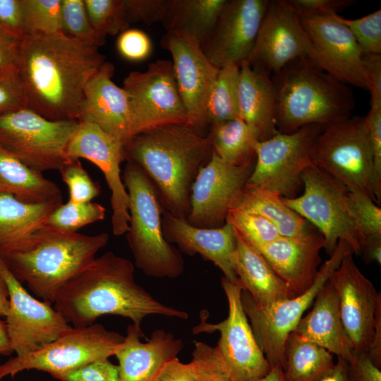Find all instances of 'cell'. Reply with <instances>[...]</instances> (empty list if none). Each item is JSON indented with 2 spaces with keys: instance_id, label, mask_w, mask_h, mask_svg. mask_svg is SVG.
I'll return each instance as SVG.
<instances>
[{
  "instance_id": "83f0119b",
  "label": "cell",
  "mask_w": 381,
  "mask_h": 381,
  "mask_svg": "<svg viewBox=\"0 0 381 381\" xmlns=\"http://www.w3.org/2000/svg\"><path fill=\"white\" fill-rule=\"evenodd\" d=\"M239 67L237 90L239 118L250 127L258 141L269 139L278 133L271 76L252 68L246 61Z\"/></svg>"
},
{
  "instance_id": "30bf717a",
  "label": "cell",
  "mask_w": 381,
  "mask_h": 381,
  "mask_svg": "<svg viewBox=\"0 0 381 381\" xmlns=\"http://www.w3.org/2000/svg\"><path fill=\"white\" fill-rule=\"evenodd\" d=\"M78 121L49 120L29 108L0 115V147L40 173L59 170L70 159L68 141Z\"/></svg>"
},
{
  "instance_id": "8992f818",
  "label": "cell",
  "mask_w": 381,
  "mask_h": 381,
  "mask_svg": "<svg viewBox=\"0 0 381 381\" xmlns=\"http://www.w3.org/2000/svg\"><path fill=\"white\" fill-rule=\"evenodd\" d=\"M122 180L129 196L130 216L126 239L135 265L149 277L175 278L184 270L182 256L164 238L158 193L135 162L127 160Z\"/></svg>"
},
{
  "instance_id": "f1b7e54d",
  "label": "cell",
  "mask_w": 381,
  "mask_h": 381,
  "mask_svg": "<svg viewBox=\"0 0 381 381\" xmlns=\"http://www.w3.org/2000/svg\"><path fill=\"white\" fill-rule=\"evenodd\" d=\"M235 230V229H234ZM236 248L233 267L243 290L264 308L294 296L262 253L235 230Z\"/></svg>"
},
{
  "instance_id": "ab89813d",
  "label": "cell",
  "mask_w": 381,
  "mask_h": 381,
  "mask_svg": "<svg viewBox=\"0 0 381 381\" xmlns=\"http://www.w3.org/2000/svg\"><path fill=\"white\" fill-rule=\"evenodd\" d=\"M226 223L231 224L257 250L281 236L277 227L266 218L238 208L229 212Z\"/></svg>"
},
{
  "instance_id": "4316f807",
  "label": "cell",
  "mask_w": 381,
  "mask_h": 381,
  "mask_svg": "<svg viewBox=\"0 0 381 381\" xmlns=\"http://www.w3.org/2000/svg\"><path fill=\"white\" fill-rule=\"evenodd\" d=\"M295 332L301 339L315 344L349 362L353 344L342 324L337 293L327 281L315 296L310 310L301 318Z\"/></svg>"
},
{
  "instance_id": "ac0fdd59",
  "label": "cell",
  "mask_w": 381,
  "mask_h": 381,
  "mask_svg": "<svg viewBox=\"0 0 381 381\" xmlns=\"http://www.w3.org/2000/svg\"><path fill=\"white\" fill-rule=\"evenodd\" d=\"M69 159L83 158L103 173L111 191V226L115 236L129 226V196L122 180L121 164L126 161L125 145L95 123L79 121L66 147Z\"/></svg>"
},
{
  "instance_id": "94428289",
  "label": "cell",
  "mask_w": 381,
  "mask_h": 381,
  "mask_svg": "<svg viewBox=\"0 0 381 381\" xmlns=\"http://www.w3.org/2000/svg\"><path fill=\"white\" fill-rule=\"evenodd\" d=\"M346 370L347 361L341 357H337L334 368L321 381H348Z\"/></svg>"
},
{
  "instance_id": "d6a6232c",
  "label": "cell",
  "mask_w": 381,
  "mask_h": 381,
  "mask_svg": "<svg viewBox=\"0 0 381 381\" xmlns=\"http://www.w3.org/2000/svg\"><path fill=\"white\" fill-rule=\"evenodd\" d=\"M234 208L266 218L277 227L281 236H299L313 229L307 220L284 202L277 192L245 186Z\"/></svg>"
},
{
  "instance_id": "9c48e42d",
  "label": "cell",
  "mask_w": 381,
  "mask_h": 381,
  "mask_svg": "<svg viewBox=\"0 0 381 381\" xmlns=\"http://www.w3.org/2000/svg\"><path fill=\"white\" fill-rule=\"evenodd\" d=\"M124 337L98 323L71 327L40 349L16 356L0 365V381L28 370L43 371L59 380L89 363L114 356Z\"/></svg>"
},
{
  "instance_id": "2e32d148",
  "label": "cell",
  "mask_w": 381,
  "mask_h": 381,
  "mask_svg": "<svg viewBox=\"0 0 381 381\" xmlns=\"http://www.w3.org/2000/svg\"><path fill=\"white\" fill-rule=\"evenodd\" d=\"M0 273L8 289L9 307L5 322L16 356L40 349L71 327L51 303L32 296L1 259Z\"/></svg>"
},
{
  "instance_id": "03108f58",
  "label": "cell",
  "mask_w": 381,
  "mask_h": 381,
  "mask_svg": "<svg viewBox=\"0 0 381 381\" xmlns=\"http://www.w3.org/2000/svg\"><path fill=\"white\" fill-rule=\"evenodd\" d=\"M1 356V353H0V356Z\"/></svg>"
},
{
  "instance_id": "cb8c5ba5",
  "label": "cell",
  "mask_w": 381,
  "mask_h": 381,
  "mask_svg": "<svg viewBox=\"0 0 381 381\" xmlns=\"http://www.w3.org/2000/svg\"><path fill=\"white\" fill-rule=\"evenodd\" d=\"M324 247L323 236L313 229L299 236H280L258 250L291 293L298 296L314 283Z\"/></svg>"
},
{
  "instance_id": "91938a15",
  "label": "cell",
  "mask_w": 381,
  "mask_h": 381,
  "mask_svg": "<svg viewBox=\"0 0 381 381\" xmlns=\"http://www.w3.org/2000/svg\"><path fill=\"white\" fill-rule=\"evenodd\" d=\"M366 263L375 262L381 264V236L365 238L361 246V255Z\"/></svg>"
},
{
  "instance_id": "681fc988",
  "label": "cell",
  "mask_w": 381,
  "mask_h": 381,
  "mask_svg": "<svg viewBox=\"0 0 381 381\" xmlns=\"http://www.w3.org/2000/svg\"><path fill=\"white\" fill-rule=\"evenodd\" d=\"M168 0H124L126 18L129 24L141 22L152 25L162 22Z\"/></svg>"
},
{
  "instance_id": "5bb4252c",
  "label": "cell",
  "mask_w": 381,
  "mask_h": 381,
  "mask_svg": "<svg viewBox=\"0 0 381 381\" xmlns=\"http://www.w3.org/2000/svg\"><path fill=\"white\" fill-rule=\"evenodd\" d=\"M122 87L128 96L135 136L168 125H190L171 61L159 59L145 71L130 72Z\"/></svg>"
},
{
  "instance_id": "bcb514c9",
  "label": "cell",
  "mask_w": 381,
  "mask_h": 381,
  "mask_svg": "<svg viewBox=\"0 0 381 381\" xmlns=\"http://www.w3.org/2000/svg\"><path fill=\"white\" fill-rule=\"evenodd\" d=\"M365 117L373 151L371 188L380 205L381 201V104H370Z\"/></svg>"
},
{
  "instance_id": "4fadbf2b",
  "label": "cell",
  "mask_w": 381,
  "mask_h": 381,
  "mask_svg": "<svg viewBox=\"0 0 381 381\" xmlns=\"http://www.w3.org/2000/svg\"><path fill=\"white\" fill-rule=\"evenodd\" d=\"M222 287L226 295L229 313L218 323L207 321L202 312L200 322L193 329V334L219 332L216 346L226 365L231 381H259L271 370L254 336L241 303L243 288L238 280L233 282L222 277Z\"/></svg>"
},
{
  "instance_id": "e575fe53",
  "label": "cell",
  "mask_w": 381,
  "mask_h": 381,
  "mask_svg": "<svg viewBox=\"0 0 381 381\" xmlns=\"http://www.w3.org/2000/svg\"><path fill=\"white\" fill-rule=\"evenodd\" d=\"M208 139L213 152L223 161L242 165L255 160L254 146L258 141L250 127L241 119L210 126Z\"/></svg>"
},
{
  "instance_id": "6f0895ef",
  "label": "cell",
  "mask_w": 381,
  "mask_h": 381,
  "mask_svg": "<svg viewBox=\"0 0 381 381\" xmlns=\"http://www.w3.org/2000/svg\"><path fill=\"white\" fill-rule=\"evenodd\" d=\"M155 381H196L188 363L175 358L167 363Z\"/></svg>"
},
{
  "instance_id": "44dd1931",
  "label": "cell",
  "mask_w": 381,
  "mask_h": 381,
  "mask_svg": "<svg viewBox=\"0 0 381 381\" xmlns=\"http://www.w3.org/2000/svg\"><path fill=\"white\" fill-rule=\"evenodd\" d=\"M267 0H227L209 37L201 46L207 59L219 68L240 66L254 47Z\"/></svg>"
},
{
  "instance_id": "836d02e7",
  "label": "cell",
  "mask_w": 381,
  "mask_h": 381,
  "mask_svg": "<svg viewBox=\"0 0 381 381\" xmlns=\"http://www.w3.org/2000/svg\"><path fill=\"white\" fill-rule=\"evenodd\" d=\"M284 381H321L334 368L332 354L291 332L284 346Z\"/></svg>"
},
{
  "instance_id": "1f68e13d",
  "label": "cell",
  "mask_w": 381,
  "mask_h": 381,
  "mask_svg": "<svg viewBox=\"0 0 381 381\" xmlns=\"http://www.w3.org/2000/svg\"><path fill=\"white\" fill-rule=\"evenodd\" d=\"M227 0H168L161 23L167 31L186 34L201 46L212 31Z\"/></svg>"
},
{
  "instance_id": "74e56055",
  "label": "cell",
  "mask_w": 381,
  "mask_h": 381,
  "mask_svg": "<svg viewBox=\"0 0 381 381\" xmlns=\"http://www.w3.org/2000/svg\"><path fill=\"white\" fill-rule=\"evenodd\" d=\"M26 35L61 32V0H22Z\"/></svg>"
},
{
  "instance_id": "7dc6e473",
  "label": "cell",
  "mask_w": 381,
  "mask_h": 381,
  "mask_svg": "<svg viewBox=\"0 0 381 381\" xmlns=\"http://www.w3.org/2000/svg\"><path fill=\"white\" fill-rule=\"evenodd\" d=\"M119 54L131 61H140L151 54L152 46L149 36L138 29H128L121 32L116 41Z\"/></svg>"
},
{
  "instance_id": "e0dca14e",
  "label": "cell",
  "mask_w": 381,
  "mask_h": 381,
  "mask_svg": "<svg viewBox=\"0 0 381 381\" xmlns=\"http://www.w3.org/2000/svg\"><path fill=\"white\" fill-rule=\"evenodd\" d=\"M255 162L232 165L213 152L192 185L190 212L186 220L198 228L224 226L229 212L236 207L241 197Z\"/></svg>"
},
{
  "instance_id": "60d3db41",
  "label": "cell",
  "mask_w": 381,
  "mask_h": 381,
  "mask_svg": "<svg viewBox=\"0 0 381 381\" xmlns=\"http://www.w3.org/2000/svg\"><path fill=\"white\" fill-rule=\"evenodd\" d=\"M89 20L103 36L116 35L129 29L124 0H84Z\"/></svg>"
},
{
  "instance_id": "f546056e",
  "label": "cell",
  "mask_w": 381,
  "mask_h": 381,
  "mask_svg": "<svg viewBox=\"0 0 381 381\" xmlns=\"http://www.w3.org/2000/svg\"><path fill=\"white\" fill-rule=\"evenodd\" d=\"M62 198L27 203L11 195L0 194V259L17 250L38 229L46 225Z\"/></svg>"
},
{
  "instance_id": "603a6c76",
  "label": "cell",
  "mask_w": 381,
  "mask_h": 381,
  "mask_svg": "<svg viewBox=\"0 0 381 381\" xmlns=\"http://www.w3.org/2000/svg\"><path fill=\"white\" fill-rule=\"evenodd\" d=\"M114 71L105 61L88 80L78 121L96 124L126 147L135 135L128 96L112 80Z\"/></svg>"
},
{
  "instance_id": "484cf974",
  "label": "cell",
  "mask_w": 381,
  "mask_h": 381,
  "mask_svg": "<svg viewBox=\"0 0 381 381\" xmlns=\"http://www.w3.org/2000/svg\"><path fill=\"white\" fill-rule=\"evenodd\" d=\"M115 353L119 381H155L164 365L177 358L183 342L164 329L155 330L146 342L141 327L130 324Z\"/></svg>"
},
{
  "instance_id": "f6af8a7d",
  "label": "cell",
  "mask_w": 381,
  "mask_h": 381,
  "mask_svg": "<svg viewBox=\"0 0 381 381\" xmlns=\"http://www.w3.org/2000/svg\"><path fill=\"white\" fill-rule=\"evenodd\" d=\"M69 191V201L91 202L100 193V188L95 182L78 159H70L59 170Z\"/></svg>"
},
{
  "instance_id": "c3c4849f",
  "label": "cell",
  "mask_w": 381,
  "mask_h": 381,
  "mask_svg": "<svg viewBox=\"0 0 381 381\" xmlns=\"http://www.w3.org/2000/svg\"><path fill=\"white\" fill-rule=\"evenodd\" d=\"M23 108L28 102L18 73H0V115Z\"/></svg>"
},
{
  "instance_id": "ffe728a7",
  "label": "cell",
  "mask_w": 381,
  "mask_h": 381,
  "mask_svg": "<svg viewBox=\"0 0 381 381\" xmlns=\"http://www.w3.org/2000/svg\"><path fill=\"white\" fill-rule=\"evenodd\" d=\"M297 16L315 50L313 65L349 86L366 89L363 53L349 30L334 14Z\"/></svg>"
},
{
  "instance_id": "6125c7cd",
  "label": "cell",
  "mask_w": 381,
  "mask_h": 381,
  "mask_svg": "<svg viewBox=\"0 0 381 381\" xmlns=\"http://www.w3.org/2000/svg\"><path fill=\"white\" fill-rule=\"evenodd\" d=\"M0 317V353L1 356L11 355L13 351L11 346L6 322Z\"/></svg>"
},
{
  "instance_id": "277c9868",
  "label": "cell",
  "mask_w": 381,
  "mask_h": 381,
  "mask_svg": "<svg viewBox=\"0 0 381 381\" xmlns=\"http://www.w3.org/2000/svg\"><path fill=\"white\" fill-rule=\"evenodd\" d=\"M109 234L64 233L44 225L1 260L38 298L53 304L59 290L95 258Z\"/></svg>"
},
{
  "instance_id": "d4e9b609",
  "label": "cell",
  "mask_w": 381,
  "mask_h": 381,
  "mask_svg": "<svg viewBox=\"0 0 381 381\" xmlns=\"http://www.w3.org/2000/svg\"><path fill=\"white\" fill-rule=\"evenodd\" d=\"M162 228L168 243L176 244L181 251L188 255L199 254L211 261L229 281L238 280L232 263L236 236L231 224L226 223L222 227L213 229L198 228L162 208Z\"/></svg>"
},
{
  "instance_id": "5b68a950",
  "label": "cell",
  "mask_w": 381,
  "mask_h": 381,
  "mask_svg": "<svg viewBox=\"0 0 381 381\" xmlns=\"http://www.w3.org/2000/svg\"><path fill=\"white\" fill-rule=\"evenodd\" d=\"M278 132L308 125L327 126L351 117L355 100L350 86L308 60L298 59L271 76Z\"/></svg>"
},
{
  "instance_id": "9f6ffc18",
  "label": "cell",
  "mask_w": 381,
  "mask_h": 381,
  "mask_svg": "<svg viewBox=\"0 0 381 381\" xmlns=\"http://www.w3.org/2000/svg\"><path fill=\"white\" fill-rule=\"evenodd\" d=\"M363 60L370 104H381V54H365Z\"/></svg>"
},
{
  "instance_id": "f907efd6",
  "label": "cell",
  "mask_w": 381,
  "mask_h": 381,
  "mask_svg": "<svg viewBox=\"0 0 381 381\" xmlns=\"http://www.w3.org/2000/svg\"><path fill=\"white\" fill-rule=\"evenodd\" d=\"M60 381H119L118 365L108 359L89 363L61 376Z\"/></svg>"
},
{
  "instance_id": "ee69618b",
  "label": "cell",
  "mask_w": 381,
  "mask_h": 381,
  "mask_svg": "<svg viewBox=\"0 0 381 381\" xmlns=\"http://www.w3.org/2000/svg\"><path fill=\"white\" fill-rule=\"evenodd\" d=\"M349 205L358 232L363 241L381 236V208L365 193L349 191Z\"/></svg>"
},
{
  "instance_id": "003e7915",
  "label": "cell",
  "mask_w": 381,
  "mask_h": 381,
  "mask_svg": "<svg viewBox=\"0 0 381 381\" xmlns=\"http://www.w3.org/2000/svg\"><path fill=\"white\" fill-rule=\"evenodd\" d=\"M11 381H14V380H11Z\"/></svg>"
},
{
  "instance_id": "8fae6325",
  "label": "cell",
  "mask_w": 381,
  "mask_h": 381,
  "mask_svg": "<svg viewBox=\"0 0 381 381\" xmlns=\"http://www.w3.org/2000/svg\"><path fill=\"white\" fill-rule=\"evenodd\" d=\"M313 163L377 204L371 188L373 151L365 117H350L325 126L313 150Z\"/></svg>"
},
{
  "instance_id": "7402d4cb",
  "label": "cell",
  "mask_w": 381,
  "mask_h": 381,
  "mask_svg": "<svg viewBox=\"0 0 381 381\" xmlns=\"http://www.w3.org/2000/svg\"><path fill=\"white\" fill-rule=\"evenodd\" d=\"M328 282L337 293L342 324L354 353H368L381 294L356 265L353 253L343 258Z\"/></svg>"
},
{
  "instance_id": "f35d334b",
  "label": "cell",
  "mask_w": 381,
  "mask_h": 381,
  "mask_svg": "<svg viewBox=\"0 0 381 381\" xmlns=\"http://www.w3.org/2000/svg\"><path fill=\"white\" fill-rule=\"evenodd\" d=\"M61 32L85 44L99 47L105 36L92 27L84 0H61Z\"/></svg>"
},
{
  "instance_id": "7a4b0ae2",
  "label": "cell",
  "mask_w": 381,
  "mask_h": 381,
  "mask_svg": "<svg viewBox=\"0 0 381 381\" xmlns=\"http://www.w3.org/2000/svg\"><path fill=\"white\" fill-rule=\"evenodd\" d=\"M133 263L108 251L96 257L58 292L54 308L73 327H86L105 315L128 318L141 327L159 315L186 320L188 314L157 301L137 284Z\"/></svg>"
},
{
  "instance_id": "e7e4bbea",
  "label": "cell",
  "mask_w": 381,
  "mask_h": 381,
  "mask_svg": "<svg viewBox=\"0 0 381 381\" xmlns=\"http://www.w3.org/2000/svg\"><path fill=\"white\" fill-rule=\"evenodd\" d=\"M259 381H284V370L278 365L272 367L270 372Z\"/></svg>"
},
{
  "instance_id": "f5cc1de1",
  "label": "cell",
  "mask_w": 381,
  "mask_h": 381,
  "mask_svg": "<svg viewBox=\"0 0 381 381\" xmlns=\"http://www.w3.org/2000/svg\"><path fill=\"white\" fill-rule=\"evenodd\" d=\"M0 28L16 38L25 36L22 0H0Z\"/></svg>"
},
{
  "instance_id": "6da1fadb",
  "label": "cell",
  "mask_w": 381,
  "mask_h": 381,
  "mask_svg": "<svg viewBox=\"0 0 381 381\" xmlns=\"http://www.w3.org/2000/svg\"><path fill=\"white\" fill-rule=\"evenodd\" d=\"M105 62L99 47L62 32L26 35L18 75L28 108L52 121H78L85 85Z\"/></svg>"
},
{
  "instance_id": "d590c367",
  "label": "cell",
  "mask_w": 381,
  "mask_h": 381,
  "mask_svg": "<svg viewBox=\"0 0 381 381\" xmlns=\"http://www.w3.org/2000/svg\"><path fill=\"white\" fill-rule=\"evenodd\" d=\"M239 70V66L234 64L219 68L207 102V125L240 119L237 97Z\"/></svg>"
},
{
  "instance_id": "11a10c76",
  "label": "cell",
  "mask_w": 381,
  "mask_h": 381,
  "mask_svg": "<svg viewBox=\"0 0 381 381\" xmlns=\"http://www.w3.org/2000/svg\"><path fill=\"white\" fill-rule=\"evenodd\" d=\"M20 41L0 28V73L17 72Z\"/></svg>"
},
{
  "instance_id": "7c38bea8",
  "label": "cell",
  "mask_w": 381,
  "mask_h": 381,
  "mask_svg": "<svg viewBox=\"0 0 381 381\" xmlns=\"http://www.w3.org/2000/svg\"><path fill=\"white\" fill-rule=\"evenodd\" d=\"M325 127L308 125L291 133L278 132L256 141L255 162L246 186L277 192L284 198L296 197L303 185V172L314 165V144Z\"/></svg>"
},
{
  "instance_id": "4dcf8cb0",
  "label": "cell",
  "mask_w": 381,
  "mask_h": 381,
  "mask_svg": "<svg viewBox=\"0 0 381 381\" xmlns=\"http://www.w3.org/2000/svg\"><path fill=\"white\" fill-rule=\"evenodd\" d=\"M0 194L27 203H42L62 198L58 186L30 169L0 147Z\"/></svg>"
},
{
  "instance_id": "9a60e30c",
  "label": "cell",
  "mask_w": 381,
  "mask_h": 381,
  "mask_svg": "<svg viewBox=\"0 0 381 381\" xmlns=\"http://www.w3.org/2000/svg\"><path fill=\"white\" fill-rule=\"evenodd\" d=\"M298 59L313 64L312 42L286 1H269L246 61L252 68L272 76Z\"/></svg>"
},
{
  "instance_id": "680465c9",
  "label": "cell",
  "mask_w": 381,
  "mask_h": 381,
  "mask_svg": "<svg viewBox=\"0 0 381 381\" xmlns=\"http://www.w3.org/2000/svg\"><path fill=\"white\" fill-rule=\"evenodd\" d=\"M372 362L381 368V301L378 303L375 315L374 332L368 351Z\"/></svg>"
},
{
  "instance_id": "52a82bcc",
  "label": "cell",
  "mask_w": 381,
  "mask_h": 381,
  "mask_svg": "<svg viewBox=\"0 0 381 381\" xmlns=\"http://www.w3.org/2000/svg\"><path fill=\"white\" fill-rule=\"evenodd\" d=\"M302 182L303 194L282 197L284 202L318 229L329 256L339 241L347 243L353 253L361 255V239L350 211L348 188L315 165L305 169Z\"/></svg>"
},
{
  "instance_id": "7bdbcfd3",
  "label": "cell",
  "mask_w": 381,
  "mask_h": 381,
  "mask_svg": "<svg viewBox=\"0 0 381 381\" xmlns=\"http://www.w3.org/2000/svg\"><path fill=\"white\" fill-rule=\"evenodd\" d=\"M334 16L351 32L363 55L381 54V9L356 19Z\"/></svg>"
},
{
  "instance_id": "816d5d0a",
  "label": "cell",
  "mask_w": 381,
  "mask_h": 381,
  "mask_svg": "<svg viewBox=\"0 0 381 381\" xmlns=\"http://www.w3.org/2000/svg\"><path fill=\"white\" fill-rule=\"evenodd\" d=\"M298 15L331 16L351 6L355 0H286Z\"/></svg>"
},
{
  "instance_id": "3957f363",
  "label": "cell",
  "mask_w": 381,
  "mask_h": 381,
  "mask_svg": "<svg viewBox=\"0 0 381 381\" xmlns=\"http://www.w3.org/2000/svg\"><path fill=\"white\" fill-rule=\"evenodd\" d=\"M125 150L126 161L138 164L153 183L162 208L186 219L192 185L213 153L207 137L190 124H172L135 135Z\"/></svg>"
},
{
  "instance_id": "b9f144b4",
  "label": "cell",
  "mask_w": 381,
  "mask_h": 381,
  "mask_svg": "<svg viewBox=\"0 0 381 381\" xmlns=\"http://www.w3.org/2000/svg\"><path fill=\"white\" fill-rule=\"evenodd\" d=\"M192 360L188 363L196 381H231L226 365L217 346L194 341Z\"/></svg>"
},
{
  "instance_id": "8d00e7d4",
  "label": "cell",
  "mask_w": 381,
  "mask_h": 381,
  "mask_svg": "<svg viewBox=\"0 0 381 381\" xmlns=\"http://www.w3.org/2000/svg\"><path fill=\"white\" fill-rule=\"evenodd\" d=\"M106 209L100 204L73 202L60 204L49 216L46 225L64 233H76L81 227L104 219Z\"/></svg>"
},
{
  "instance_id": "db71d44e",
  "label": "cell",
  "mask_w": 381,
  "mask_h": 381,
  "mask_svg": "<svg viewBox=\"0 0 381 381\" xmlns=\"http://www.w3.org/2000/svg\"><path fill=\"white\" fill-rule=\"evenodd\" d=\"M348 381H381V370L370 360L367 353H354L347 362Z\"/></svg>"
},
{
  "instance_id": "ba28073f",
  "label": "cell",
  "mask_w": 381,
  "mask_h": 381,
  "mask_svg": "<svg viewBox=\"0 0 381 381\" xmlns=\"http://www.w3.org/2000/svg\"><path fill=\"white\" fill-rule=\"evenodd\" d=\"M349 253H353L349 244L339 241L330 258L320 267L314 283L306 291L275 302L270 306H258L246 291H242L243 310L258 345L271 368L278 365L284 370V346L289 334L295 330L319 291Z\"/></svg>"
},
{
  "instance_id": "be15d7a7",
  "label": "cell",
  "mask_w": 381,
  "mask_h": 381,
  "mask_svg": "<svg viewBox=\"0 0 381 381\" xmlns=\"http://www.w3.org/2000/svg\"><path fill=\"white\" fill-rule=\"evenodd\" d=\"M8 307V289L3 276L0 273V317H6Z\"/></svg>"
},
{
  "instance_id": "d6986e66",
  "label": "cell",
  "mask_w": 381,
  "mask_h": 381,
  "mask_svg": "<svg viewBox=\"0 0 381 381\" xmlns=\"http://www.w3.org/2000/svg\"><path fill=\"white\" fill-rule=\"evenodd\" d=\"M160 44L171 56L177 89L190 125L202 135L207 126V102L219 68L207 59L201 45L186 34L167 31Z\"/></svg>"
}]
</instances>
